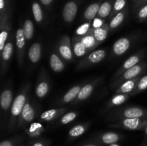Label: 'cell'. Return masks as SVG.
I'll use <instances>...</instances> for the list:
<instances>
[{
  "label": "cell",
  "mask_w": 147,
  "mask_h": 146,
  "mask_svg": "<svg viewBox=\"0 0 147 146\" xmlns=\"http://www.w3.org/2000/svg\"><path fill=\"white\" fill-rule=\"evenodd\" d=\"M28 86L24 89L17 97H15L11 104V115H10L9 125L12 127L17 122V119L20 117L23 108L27 102V95L28 91Z\"/></svg>",
  "instance_id": "1"
},
{
  "label": "cell",
  "mask_w": 147,
  "mask_h": 146,
  "mask_svg": "<svg viewBox=\"0 0 147 146\" xmlns=\"http://www.w3.org/2000/svg\"><path fill=\"white\" fill-rule=\"evenodd\" d=\"M146 67L147 65L146 63L139 62V64H136L134 67L128 69L127 70H126L124 72L121 74L120 77L115 82L114 85L120 84L121 83L124 82L126 80H132V79L141 77V75L146 71Z\"/></svg>",
  "instance_id": "2"
},
{
  "label": "cell",
  "mask_w": 147,
  "mask_h": 146,
  "mask_svg": "<svg viewBox=\"0 0 147 146\" xmlns=\"http://www.w3.org/2000/svg\"><path fill=\"white\" fill-rule=\"evenodd\" d=\"M106 51L103 50H98L92 52L87 57L83 59L80 63H79L78 68L83 69L89 67L93 64H97V63L101 62L103 59L106 57Z\"/></svg>",
  "instance_id": "3"
},
{
  "label": "cell",
  "mask_w": 147,
  "mask_h": 146,
  "mask_svg": "<svg viewBox=\"0 0 147 146\" xmlns=\"http://www.w3.org/2000/svg\"><path fill=\"white\" fill-rule=\"evenodd\" d=\"M147 125V120L145 118H131L123 119L116 126L123 127L131 130H142L146 128Z\"/></svg>",
  "instance_id": "4"
},
{
  "label": "cell",
  "mask_w": 147,
  "mask_h": 146,
  "mask_svg": "<svg viewBox=\"0 0 147 146\" xmlns=\"http://www.w3.org/2000/svg\"><path fill=\"white\" fill-rule=\"evenodd\" d=\"M58 51L61 57L67 61L73 60V50H72V44L70 39L67 35L62 37L58 46Z\"/></svg>",
  "instance_id": "5"
},
{
  "label": "cell",
  "mask_w": 147,
  "mask_h": 146,
  "mask_svg": "<svg viewBox=\"0 0 147 146\" xmlns=\"http://www.w3.org/2000/svg\"><path fill=\"white\" fill-rule=\"evenodd\" d=\"M118 117L121 119L145 118L147 117V110L139 107H128L119 112Z\"/></svg>",
  "instance_id": "6"
},
{
  "label": "cell",
  "mask_w": 147,
  "mask_h": 146,
  "mask_svg": "<svg viewBox=\"0 0 147 146\" xmlns=\"http://www.w3.org/2000/svg\"><path fill=\"white\" fill-rule=\"evenodd\" d=\"M25 40L26 38L24 37L23 29H18L16 31V46H17V62L20 67H22L23 64L24 49H25Z\"/></svg>",
  "instance_id": "7"
},
{
  "label": "cell",
  "mask_w": 147,
  "mask_h": 146,
  "mask_svg": "<svg viewBox=\"0 0 147 146\" xmlns=\"http://www.w3.org/2000/svg\"><path fill=\"white\" fill-rule=\"evenodd\" d=\"M0 51L2 52L5 46V42L8 37L9 32L11 29V24L9 21V17L6 14L1 19H0Z\"/></svg>",
  "instance_id": "8"
},
{
  "label": "cell",
  "mask_w": 147,
  "mask_h": 146,
  "mask_svg": "<svg viewBox=\"0 0 147 146\" xmlns=\"http://www.w3.org/2000/svg\"><path fill=\"white\" fill-rule=\"evenodd\" d=\"M78 6L74 1H70L66 3L63 10V18L65 21L70 23L75 19L77 14Z\"/></svg>",
  "instance_id": "9"
},
{
  "label": "cell",
  "mask_w": 147,
  "mask_h": 146,
  "mask_svg": "<svg viewBox=\"0 0 147 146\" xmlns=\"http://www.w3.org/2000/svg\"><path fill=\"white\" fill-rule=\"evenodd\" d=\"M144 56V51L142 50L139 52L136 53V54H134V55L131 56L129 59L125 61V62L123 63L122 67L119 69V70L118 71L117 74H116V77H119L120 76L122 73L124 72L126 70H127L128 69L131 68V67H134L136 64H139V62H141V60H142V57Z\"/></svg>",
  "instance_id": "10"
},
{
  "label": "cell",
  "mask_w": 147,
  "mask_h": 146,
  "mask_svg": "<svg viewBox=\"0 0 147 146\" xmlns=\"http://www.w3.org/2000/svg\"><path fill=\"white\" fill-rule=\"evenodd\" d=\"M34 115H35L34 110L32 107L30 103L29 102H27L20 117H19L18 125L20 126L24 124V123H30V122L34 120Z\"/></svg>",
  "instance_id": "11"
},
{
  "label": "cell",
  "mask_w": 147,
  "mask_h": 146,
  "mask_svg": "<svg viewBox=\"0 0 147 146\" xmlns=\"http://www.w3.org/2000/svg\"><path fill=\"white\" fill-rule=\"evenodd\" d=\"M131 46V41L127 37L119 39L113 45V52L115 55L121 56L128 51Z\"/></svg>",
  "instance_id": "12"
},
{
  "label": "cell",
  "mask_w": 147,
  "mask_h": 146,
  "mask_svg": "<svg viewBox=\"0 0 147 146\" xmlns=\"http://www.w3.org/2000/svg\"><path fill=\"white\" fill-rule=\"evenodd\" d=\"M80 40L88 52L93 50L100 44V43L95 38L94 34H93V27L90 29L87 34L83 36H80Z\"/></svg>",
  "instance_id": "13"
},
{
  "label": "cell",
  "mask_w": 147,
  "mask_h": 146,
  "mask_svg": "<svg viewBox=\"0 0 147 146\" xmlns=\"http://www.w3.org/2000/svg\"><path fill=\"white\" fill-rule=\"evenodd\" d=\"M142 77H136L132 80H126L124 82L122 83L119 88L116 90V94H131L136 89L138 82Z\"/></svg>",
  "instance_id": "14"
},
{
  "label": "cell",
  "mask_w": 147,
  "mask_h": 146,
  "mask_svg": "<svg viewBox=\"0 0 147 146\" xmlns=\"http://www.w3.org/2000/svg\"><path fill=\"white\" fill-rule=\"evenodd\" d=\"M72 47H73V53L78 57H83L88 52V50L80 40V36H73L72 39Z\"/></svg>",
  "instance_id": "15"
},
{
  "label": "cell",
  "mask_w": 147,
  "mask_h": 146,
  "mask_svg": "<svg viewBox=\"0 0 147 146\" xmlns=\"http://www.w3.org/2000/svg\"><path fill=\"white\" fill-rule=\"evenodd\" d=\"M14 50V46L11 40L6 43L4 50L1 52V60H2V69H6L7 64L9 62Z\"/></svg>",
  "instance_id": "16"
},
{
  "label": "cell",
  "mask_w": 147,
  "mask_h": 146,
  "mask_svg": "<svg viewBox=\"0 0 147 146\" xmlns=\"http://www.w3.org/2000/svg\"><path fill=\"white\" fill-rule=\"evenodd\" d=\"M65 111V109L60 108V109H51L48 110L47 111H45L42 113L40 118L42 120L44 121L50 122L55 120L57 117H60L61 115L63 114V113Z\"/></svg>",
  "instance_id": "17"
},
{
  "label": "cell",
  "mask_w": 147,
  "mask_h": 146,
  "mask_svg": "<svg viewBox=\"0 0 147 146\" xmlns=\"http://www.w3.org/2000/svg\"><path fill=\"white\" fill-rule=\"evenodd\" d=\"M96 84V81H95L93 82L85 84L83 87H82L81 90H80V92L78 93V95L77 98H76V102L83 101V100L88 98L93 92Z\"/></svg>",
  "instance_id": "18"
},
{
  "label": "cell",
  "mask_w": 147,
  "mask_h": 146,
  "mask_svg": "<svg viewBox=\"0 0 147 146\" xmlns=\"http://www.w3.org/2000/svg\"><path fill=\"white\" fill-rule=\"evenodd\" d=\"M12 92L9 89H6L1 92V97H0V104L3 110L7 111L9 108L12 102Z\"/></svg>",
  "instance_id": "19"
},
{
  "label": "cell",
  "mask_w": 147,
  "mask_h": 146,
  "mask_svg": "<svg viewBox=\"0 0 147 146\" xmlns=\"http://www.w3.org/2000/svg\"><path fill=\"white\" fill-rule=\"evenodd\" d=\"M28 56L32 63L38 62L42 56L41 44L40 43H34L29 50Z\"/></svg>",
  "instance_id": "20"
},
{
  "label": "cell",
  "mask_w": 147,
  "mask_h": 146,
  "mask_svg": "<svg viewBox=\"0 0 147 146\" xmlns=\"http://www.w3.org/2000/svg\"><path fill=\"white\" fill-rule=\"evenodd\" d=\"M109 31H110L109 25L104 24L102 27L98 28H93V34L96 40L100 44L107 38Z\"/></svg>",
  "instance_id": "21"
},
{
  "label": "cell",
  "mask_w": 147,
  "mask_h": 146,
  "mask_svg": "<svg viewBox=\"0 0 147 146\" xmlns=\"http://www.w3.org/2000/svg\"><path fill=\"white\" fill-rule=\"evenodd\" d=\"M50 66L52 70L55 72H60L65 69V64L60 57L53 53L50 57Z\"/></svg>",
  "instance_id": "22"
},
{
  "label": "cell",
  "mask_w": 147,
  "mask_h": 146,
  "mask_svg": "<svg viewBox=\"0 0 147 146\" xmlns=\"http://www.w3.org/2000/svg\"><path fill=\"white\" fill-rule=\"evenodd\" d=\"M81 88L82 87L80 85L74 86L72 88H70L62 98V103H69L73 100H76Z\"/></svg>",
  "instance_id": "23"
},
{
  "label": "cell",
  "mask_w": 147,
  "mask_h": 146,
  "mask_svg": "<svg viewBox=\"0 0 147 146\" xmlns=\"http://www.w3.org/2000/svg\"><path fill=\"white\" fill-rule=\"evenodd\" d=\"M100 4L98 2L93 3L87 7L84 11V17L86 19L90 21L95 18L97 14L98 13L99 8H100Z\"/></svg>",
  "instance_id": "24"
},
{
  "label": "cell",
  "mask_w": 147,
  "mask_h": 146,
  "mask_svg": "<svg viewBox=\"0 0 147 146\" xmlns=\"http://www.w3.org/2000/svg\"><path fill=\"white\" fill-rule=\"evenodd\" d=\"M49 90H50L49 83L46 80H43V81L40 82L38 83V84H37V87H36V95L39 98H42V97L46 96V94L48 93Z\"/></svg>",
  "instance_id": "25"
},
{
  "label": "cell",
  "mask_w": 147,
  "mask_h": 146,
  "mask_svg": "<svg viewBox=\"0 0 147 146\" xmlns=\"http://www.w3.org/2000/svg\"><path fill=\"white\" fill-rule=\"evenodd\" d=\"M129 94H116L109 102V106H119L126 102L130 97Z\"/></svg>",
  "instance_id": "26"
},
{
  "label": "cell",
  "mask_w": 147,
  "mask_h": 146,
  "mask_svg": "<svg viewBox=\"0 0 147 146\" xmlns=\"http://www.w3.org/2000/svg\"><path fill=\"white\" fill-rule=\"evenodd\" d=\"M111 11V2L110 1H106L100 4L98 15L101 19L106 18L110 14Z\"/></svg>",
  "instance_id": "27"
},
{
  "label": "cell",
  "mask_w": 147,
  "mask_h": 146,
  "mask_svg": "<svg viewBox=\"0 0 147 146\" xmlns=\"http://www.w3.org/2000/svg\"><path fill=\"white\" fill-rule=\"evenodd\" d=\"M23 31H24V37L26 40H30L34 34V25L31 20L27 19L23 25Z\"/></svg>",
  "instance_id": "28"
},
{
  "label": "cell",
  "mask_w": 147,
  "mask_h": 146,
  "mask_svg": "<svg viewBox=\"0 0 147 146\" xmlns=\"http://www.w3.org/2000/svg\"><path fill=\"white\" fill-rule=\"evenodd\" d=\"M125 18V12L124 11H120L118 14H116L113 19L111 21L109 24V28L110 29H114L117 28L119 26H120L122 24Z\"/></svg>",
  "instance_id": "29"
},
{
  "label": "cell",
  "mask_w": 147,
  "mask_h": 146,
  "mask_svg": "<svg viewBox=\"0 0 147 146\" xmlns=\"http://www.w3.org/2000/svg\"><path fill=\"white\" fill-rule=\"evenodd\" d=\"M43 131H44V127L39 123H32V124L30 125L29 129L26 130V132L27 133V134H29L32 137L39 135Z\"/></svg>",
  "instance_id": "30"
},
{
  "label": "cell",
  "mask_w": 147,
  "mask_h": 146,
  "mask_svg": "<svg viewBox=\"0 0 147 146\" xmlns=\"http://www.w3.org/2000/svg\"><path fill=\"white\" fill-rule=\"evenodd\" d=\"M102 141L106 144H114L119 140V135L115 133H106L102 135Z\"/></svg>",
  "instance_id": "31"
},
{
  "label": "cell",
  "mask_w": 147,
  "mask_h": 146,
  "mask_svg": "<svg viewBox=\"0 0 147 146\" xmlns=\"http://www.w3.org/2000/svg\"><path fill=\"white\" fill-rule=\"evenodd\" d=\"M32 9L35 21L38 23L41 22L43 19V14L40 4L37 2H34L32 6Z\"/></svg>",
  "instance_id": "32"
},
{
  "label": "cell",
  "mask_w": 147,
  "mask_h": 146,
  "mask_svg": "<svg viewBox=\"0 0 147 146\" xmlns=\"http://www.w3.org/2000/svg\"><path fill=\"white\" fill-rule=\"evenodd\" d=\"M147 90V75L142 76V77L139 80V82H138L137 86H136V89H135L134 91L130 94L131 96L134 95V94H136L137 93L145 91Z\"/></svg>",
  "instance_id": "33"
},
{
  "label": "cell",
  "mask_w": 147,
  "mask_h": 146,
  "mask_svg": "<svg viewBox=\"0 0 147 146\" xmlns=\"http://www.w3.org/2000/svg\"><path fill=\"white\" fill-rule=\"evenodd\" d=\"M86 126L83 125H78L74 126L73 128L70 129V130L69 131V135L70 137H78V136L81 135L84 133V132L86 131Z\"/></svg>",
  "instance_id": "34"
},
{
  "label": "cell",
  "mask_w": 147,
  "mask_h": 146,
  "mask_svg": "<svg viewBox=\"0 0 147 146\" xmlns=\"http://www.w3.org/2000/svg\"><path fill=\"white\" fill-rule=\"evenodd\" d=\"M77 115L78 114L76 112H70V113L64 115L61 117V119H60V123L63 125H66L67 123H70V122H72L76 118Z\"/></svg>",
  "instance_id": "35"
},
{
  "label": "cell",
  "mask_w": 147,
  "mask_h": 146,
  "mask_svg": "<svg viewBox=\"0 0 147 146\" xmlns=\"http://www.w3.org/2000/svg\"><path fill=\"white\" fill-rule=\"evenodd\" d=\"M91 28L90 27V23H85V24H83L82 25H80V27H78L77 28L76 31V35L78 36H83L86 34H87L88 32V31L90 30V29Z\"/></svg>",
  "instance_id": "36"
},
{
  "label": "cell",
  "mask_w": 147,
  "mask_h": 146,
  "mask_svg": "<svg viewBox=\"0 0 147 146\" xmlns=\"http://www.w3.org/2000/svg\"><path fill=\"white\" fill-rule=\"evenodd\" d=\"M126 0H116L114 4H113V11H112V15H114L116 13L120 12L121 10L124 8L126 5Z\"/></svg>",
  "instance_id": "37"
},
{
  "label": "cell",
  "mask_w": 147,
  "mask_h": 146,
  "mask_svg": "<svg viewBox=\"0 0 147 146\" xmlns=\"http://www.w3.org/2000/svg\"><path fill=\"white\" fill-rule=\"evenodd\" d=\"M138 18L139 20L142 21V20L146 19L147 18V4H145L144 6L140 9L138 13Z\"/></svg>",
  "instance_id": "38"
},
{
  "label": "cell",
  "mask_w": 147,
  "mask_h": 146,
  "mask_svg": "<svg viewBox=\"0 0 147 146\" xmlns=\"http://www.w3.org/2000/svg\"><path fill=\"white\" fill-rule=\"evenodd\" d=\"M0 10H1L0 19H1L7 14L5 11V1H4V0H0Z\"/></svg>",
  "instance_id": "39"
},
{
  "label": "cell",
  "mask_w": 147,
  "mask_h": 146,
  "mask_svg": "<svg viewBox=\"0 0 147 146\" xmlns=\"http://www.w3.org/2000/svg\"><path fill=\"white\" fill-rule=\"evenodd\" d=\"M103 21L101 19V18H96L94 19V21L93 23V28H98V27H102L103 25Z\"/></svg>",
  "instance_id": "40"
},
{
  "label": "cell",
  "mask_w": 147,
  "mask_h": 146,
  "mask_svg": "<svg viewBox=\"0 0 147 146\" xmlns=\"http://www.w3.org/2000/svg\"><path fill=\"white\" fill-rule=\"evenodd\" d=\"M0 146H12V145H11V142L5 140V141H3L0 143Z\"/></svg>",
  "instance_id": "41"
},
{
  "label": "cell",
  "mask_w": 147,
  "mask_h": 146,
  "mask_svg": "<svg viewBox=\"0 0 147 146\" xmlns=\"http://www.w3.org/2000/svg\"><path fill=\"white\" fill-rule=\"evenodd\" d=\"M40 1H41V2L44 5L48 6L51 4L52 1H53V0H40Z\"/></svg>",
  "instance_id": "42"
},
{
  "label": "cell",
  "mask_w": 147,
  "mask_h": 146,
  "mask_svg": "<svg viewBox=\"0 0 147 146\" xmlns=\"http://www.w3.org/2000/svg\"><path fill=\"white\" fill-rule=\"evenodd\" d=\"M147 2V0H139L138 1V5H142Z\"/></svg>",
  "instance_id": "43"
},
{
  "label": "cell",
  "mask_w": 147,
  "mask_h": 146,
  "mask_svg": "<svg viewBox=\"0 0 147 146\" xmlns=\"http://www.w3.org/2000/svg\"><path fill=\"white\" fill-rule=\"evenodd\" d=\"M33 146H43V145L40 143H37L34 145Z\"/></svg>",
  "instance_id": "44"
},
{
  "label": "cell",
  "mask_w": 147,
  "mask_h": 146,
  "mask_svg": "<svg viewBox=\"0 0 147 146\" xmlns=\"http://www.w3.org/2000/svg\"><path fill=\"white\" fill-rule=\"evenodd\" d=\"M110 146H119V145H116V144H115V143H114V144H111Z\"/></svg>",
  "instance_id": "45"
},
{
  "label": "cell",
  "mask_w": 147,
  "mask_h": 146,
  "mask_svg": "<svg viewBox=\"0 0 147 146\" xmlns=\"http://www.w3.org/2000/svg\"><path fill=\"white\" fill-rule=\"evenodd\" d=\"M145 129H146V135H147V125H146V128H145Z\"/></svg>",
  "instance_id": "46"
},
{
  "label": "cell",
  "mask_w": 147,
  "mask_h": 146,
  "mask_svg": "<svg viewBox=\"0 0 147 146\" xmlns=\"http://www.w3.org/2000/svg\"><path fill=\"white\" fill-rule=\"evenodd\" d=\"M86 146H96V145H86Z\"/></svg>",
  "instance_id": "47"
}]
</instances>
